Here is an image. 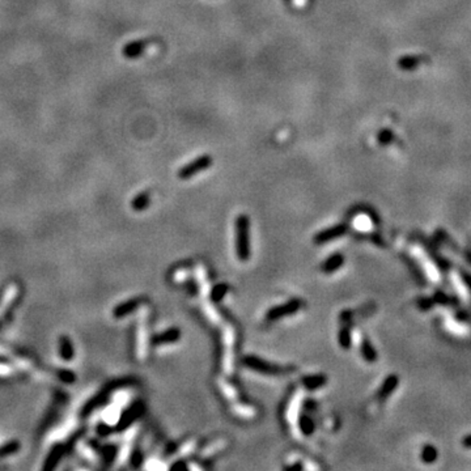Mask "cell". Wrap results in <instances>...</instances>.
I'll use <instances>...</instances> for the list:
<instances>
[{"instance_id": "8fae6325", "label": "cell", "mask_w": 471, "mask_h": 471, "mask_svg": "<svg viewBox=\"0 0 471 471\" xmlns=\"http://www.w3.org/2000/svg\"><path fill=\"white\" fill-rule=\"evenodd\" d=\"M226 289H228V287H226L225 284L217 285V287L214 289V292H212V299H214L215 301L221 300V299L224 297V295H225Z\"/></svg>"}, {"instance_id": "5bb4252c", "label": "cell", "mask_w": 471, "mask_h": 471, "mask_svg": "<svg viewBox=\"0 0 471 471\" xmlns=\"http://www.w3.org/2000/svg\"><path fill=\"white\" fill-rule=\"evenodd\" d=\"M301 427H303V432H305L306 434H310V433H312V431H313V423L310 422V420L308 419V418H304L303 425H301Z\"/></svg>"}, {"instance_id": "30bf717a", "label": "cell", "mask_w": 471, "mask_h": 471, "mask_svg": "<svg viewBox=\"0 0 471 471\" xmlns=\"http://www.w3.org/2000/svg\"><path fill=\"white\" fill-rule=\"evenodd\" d=\"M398 63H399V67L403 68V70H411V68H414L418 65V61L413 58V56H404Z\"/></svg>"}, {"instance_id": "52a82bcc", "label": "cell", "mask_w": 471, "mask_h": 471, "mask_svg": "<svg viewBox=\"0 0 471 471\" xmlns=\"http://www.w3.org/2000/svg\"><path fill=\"white\" fill-rule=\"evenodd\" d=\"M343 264V257L340 254H334L322 264V271L326 274L334 273Z\"/></svg>"}, {"instance_id": "9c48e42d", "label": "cell", "mask_w": 471, "mask_h": 471, "mask_svg": "<svg viewBox=\"0 0 471 471\" xmlns=\"http://www.w3.org/2000/svg\"><path fill=\"white\" fill-rule=\"evenodd\" d=\"M148 204H150V193H141L140 195L136 196V198L134 199V202H132V207H134L135 210H138V211L145 208Z\"/></svg>"}, {"instance_id": "3957f363", "label": "cell", "mask_w": 471, "mask_h": 471, "mask_svg": "<svg viewBox=\"0 0 471 471\" xmlns=\"http://www.w3.org/2000/svg\"><path fill=\"white\" fill-rule=\"evenodd\" d=\"M245 364L248 365L249 368H253V369L258 370V372H262V373H269V374L282 373V372H284L285 370L284 368H280V367H278V365L270 364V363H266V361L254 358V356H249V358H246Z\"/></svg>"}, {"instance_id": "7c38bea8", "label": "cell", "mask_w": 471, "mask_h": 471, "mask_svg": "<svg viewBox=\"0 0 471 471\" xmlns=\"http://www.w3.org/2000/svg\"><path fill=\"white\" fill-rule=\"evenodd\" d=\"M393 140V134L389 130H382L378 135V141L381 144H388Z\"/></svg>"}, {"instance_id": "4fadbf2b", "label": "cell", "mask_w": 471, "mask_h": 471, "mask_svg": "<svg viewBox=\"0 0 471 471\" xmlns=\"http://www.w3.org/2000/svg\"><path fill=\"white\" fill-rule=\"evenodd\" d=\"M325 381H326V379L322 378V377H319V378H306L305 384L308 386H309L310 389H313V388H317V386L322 385V384H323Z\"/></svg>"}, {"instance_id": "277c9868", "label": "cell", "mask_w": 471, "mask_h": 471, "mask_svg": "<svg viewBox=\"0 0 471 471\" xmlns=\"http://www.w3.org/2000/svg\"><path fill=\"white\" fill-rule=\"evenodd\" d=\"M150 45V41L147 40H140V41H132L130 42L129 45H126L125 47L122 49V54L123 56L129 59H135L139 58L144 54L145 49Z\"/></svg>"}, {"instance_id": "ba28073f", "label": "cell", "mask_w": 471, "mask_h": 471, "mask_svg": "<svg viewBox=\"0 0 471 471\" xmlns=\"http://www.w3.org/2000/svg\"><path fill=\"white\" fill-rule=\"evenodd\" d=\"M178 339H180V330H177V329H170V330L165 331V333H162L161 335H159V337L155 339V342L161 344V343L175 342V340Z\"/></svg>"}, {"instance_id": "7a4b0ae2", "label": "cell", "mask_w": 471, "mask_h": 471, "mask_svg": "<svg viewBox=\"0 0 471 471\" xmlns=\"http://www.w3.org/2000/svg\"><path fill=\"white\" fill-rule=\"evenodd\" d=\"M212 162H214V159H212L211 155H202V156L196 157L195 160L182 166L178 170V177L181 180H189V178L198 174L200 171L207 170L212 165Z\"/></svg>"}, {"instance_id": "5b68a950", "label": "cell", "mask_w": 471, "mask_h": 471, "mask_svg": "<svg viewBox=\"0 0 471 471\" xmlns=\"http://www.w3.org/2000/svg\"><path fill=\"white\" fill-rule=\"evenodd\" d=\"M300 305H301L300 301L293 300V301H289V303L285 304V305L276 306V308H274V309H271L269 313H267V319L274 321V319H278V318H280V317H284V315H287V314H292V313H295L296 310H299Z\"/></svg>"}, {"instance_id": "6da1fadb", "label": "cell", "mask_w": 471, "mask_h": 471, "mask_svg": "<svg viewBox=\"0 0 471 471\" xmlns=\"http://www.w3.org/2000/svg\"><path fill=\"white\" fill-rule=\"evenodd\" d=\"M236 246H237V254L242 260L249 258V219L246 215H240L236 221Z\"/></svg>"}, {"instance_id": "8992f818", "label": "cell", "mask_w": 471, "mask_h": 471, "mask_svg": "<svg viewBox=\"0 0 471 471\" xmlns=\"http://www.w3.org/2000/svg\"><path fill=\"white\" fill-rule=\"evenodd\" d=\"M344 232H346V226H343V225L333 226V228H330V229L323 230V232L318 233V234L315 236V242L322 244V242L331 241V240L335 239V237L342 236Z\"/></svg>"}]
</instances>
